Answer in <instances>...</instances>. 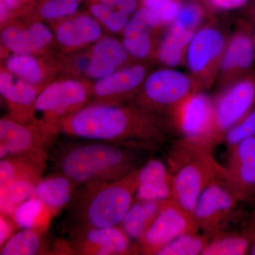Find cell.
Returning a JSON list of instances; mask_svg holds the SVG:
<instances>
[{
	"label": "cell",
	"mask_w": 255,
	"mask_h": 255,
	"mask_svg": "<svg viewBox=\"0 0 255 255\" xmlns=\"http://www.w3.org/2000/svg\"><path fill=\"white\" fill-rule=\"evenodd\" d=\"M60 132L70 136L152 148L164 140V132L145 109L120 104H89L62 124Z\"/></svg>",
	"instance_id": "cell-1"
},
{
	"label": "cell",
	"mask_w": 255,
	"mask_h": 255,
	"mask_svg": "<svg viewBox=\"0 0 255 255\" xmlns=\"http://www.w3.org/2000/svg\"><path fill=\"white\" fill-rule=\"evenodd\" d=\"M149 147L102 140L70 142L58 149L53 162L57 171L79 186L123 178L141 167V151Z\"/></svg>",
	"instance_id": "cell-2"
},
{
	"label": "cell",
	"mask_w": 255,
	"mask_h": 255,
	"mask_svg": "<svg viewBox=\"0 0 255 255\" xmlns=\"http://www.w3.org/2000/svg\"><path fill=\"white\" fill-rule=\"evenodd\" d=\"M138 169L117 180L79 186L65 209L63 226L69 236L120 225L135 199Z\"/></svg>",
	"instance_id": "cell-3"
},
{
	"label": "cell",
	"mask_w": 255,
	"mask_h": 255,
	"mask_svg": "<svg viewBox=\"0 0 255 255\" xmlns=\"http://www.w3.org/2000/svg\"><path fill=\"white\" fill-rule=\"evenodd\" d=\"M214 143L184 137L173 146L169 158L173 200L193 214L201 193L224 177L226 168L213 154Z\"/></svg>",
	"instance_id": "cell-4"
},
{
	"label": "cell",
	"mask_w": 255,
	"mask_h": 255,
	"mask_svg": "<svg viewBox=\"0 0 255 255\" xmlns=\"http://www.w3.org/2000/svg\"><path fill=\"white\" fill-rule=\"evenodd\" d=\"M92 85L78 80L51 82L40 92L31 123L54 140L65 119L89 105Z\"/></svg>",
	"instance_id": "cell-5"
},
{
	"label": "cell",
	"mask_w": 255,
	"mask_h": 255,
	"mask_svg": "<svg viewBox=\"0 0 255 255\" xmlns=\"http://www.w3.org/2000/svg\"><path fill=\"white\" fill-rule=\"evenodd\" d=\"M240 203L223 177L214 181L201 193L193 211L199 229L209 239L226 232L238 217Z\"/></svg>",
	"instance_id": "cell-6"
},
{
	"label": "cell",
	"mask_w": 255,
	"mask_h": 255,
	"mask_svg": "<svg viewBox=\"0 0 255 255\" xmlns=\"http://www.w3.org/2000/svg\"><path fill=\"white\" fill-rule=\"evenodd\" d=\"M199 230L193 214L172 199L137 243L142 254L157 255L164 246L175 238Z\"/></svg>",
	"instance_id": "cell-7"
},
{
	"label": "cell",
	"mask_w": 255,
	"mask_h": 255,
	"mask_svg": "<svg viewBox=\"0 0 255 255\" xmlns=\"http://www.w3.org/2000/svg\"><path fill=\"white\" fill-rule=\"evenodd\" d=\"M72 253L80 255H124L140 253L136 242L132 243L119 226L92 228L70 236Z\"/></svg>",
	"instance_id": "cell-8"
},
{
	"label": "cell",
	"mask_w": 255,
	"mask_h": 255,
	"mask_svg": "<svg viewBox=\"0 0 255 255\" xmlns=\"http://www.w3.org/2000/svg\"><path fill=\"white\" fill-rule=\"evenodd\" d=\"M225 181L241 202L255 201V135L230 149Z\"/></svg>",
	"instance_id": "cell-9"
},
{
	"label": "cell",
	"mask_w": 255,
	"mask_h": 255,
	"mask_svg": "<svg viewBox=\"0 0 255 255\" xmlns=\"http://www.w3.org/2000/svg\"><path fill=\"white\" fill-rule=\"evenodd\" d=\"M255 102V82L253 79L238 82L220 99L214 109V137L217 144L228 129L254 108Z\"/></svg>",
	"instance_id": "cell-10"
},
{
	"label": "cell",
	"mask_w": 255,
	"mask_h": 255,
	"mask_svg": "<svg viewBox=\"0 0 255 255\" xmlns=\"http://www.w3.org/2000/svg\"><path fill=\"white\" fill-rule=\"evenodd\" d=\"M54 140L32 123H22L9 116L0 119V158L47 150Z\"/></svg>",
	"instance_id": "cell-11"
},
{
	"label": "cell",
	"mask_w": 255,
	"mask_h": 255,
	"mask_svg": "<svg viewBox=\"0 0 255 255\" xmlns=\"http://www.w3.org/2000/svg\"><path fill=\"white\" fill-rule=\"evenodd\" d=\"M0 38L8 53L37 55L51 44L54 34L40 20H33L27 27L10 21L1 28Z\"/></svg>",
	"instance_id": "cell-12"
},
{
	"label": "cell",
	"mask_w": 255,
	"mask_h": 255,
	"mask_svg": "<svg viewBox=\"0 0 255 255\" xmlns=\"http://www.w3.org/2000/svg\"><path fill=\"white\" fill-rule=\"evenodd\" d=\"M190 89V80L184 74L158 70L146 79L142 102L149 108L172 105L187 97Z\"/></svg>",
	"instance_id": "cell-13"
},
{
	"label": "cell",
	"mask_w": 255,
	"mask_h": 255,
	"mask_svg": "<svg viewBox=\"0 0 255 255\" xmlns=\"http://www.w3.org/2000/svg\"><path fill=\"white\" fill-rule=\"evenodd\" d=\"M102 23L91 14H75L57 21L55 41L64 51L71 52L95 43L102 37Z\"/></svg>",
	"instance_id": "cell-14"
},
{
	"label": "cell",
	"mask_w": 255,
	"mask_h": 255,
	"mask_svg": "<svg viewBox=\"0 0 255 255\" xmlns=\"http://www.w3.org/2000/svg\"><path fill=\"white\" fill-rule=\"evenodd\" d=\"M184 137L217 144L214 137V109L208 96L197 94L187 99L180 112Z\"/></svg>",
	"instance_id": "cell-15"
},
{
	"label": "cell",
	"mask_w": 255,
	"mask_h": 255,
	"mask_svg": "<svg viewBox=\"0 0 255 255\" xmlns=\"http://www.w3.org/2000/svg\"><path fill=\"white\" fill-rule=\"evenodd\" d=\"M41 89L8 71L0 72V92L9 108V117L22 123H31L37 97Z\"/></svg>",
	"instance_id": "cell-16"
},
{
	"label": "cell",
	"mask_w": 255,
	"mask_h": 255,
	"mask_svg": "<svg viewBox=\"0 0 255 255\" xmlns=\"http://www.w3.org/2000/svg\"><path fill=\"white\" fill-rule=\"evenodd\" d=\"M145 68L141 65L117 70L99 79L92 85V103L120 104L145 78Z\"/></svg>",
	"instance_id": "cell-17"
},
{
	"label": "cell",
	"mask_w": 255,
	"mask_h": 255,
	"mask_svg": "<svg viewBox=\"0 0 255 255\" xmlns=\"http://www.w3.org/2000/svg\"><path fill=\"white\" fill-rule=\"evenodd\" d=\"M48 154L47 150L7 156L0 161V188L18 180L38 183L43 177Z\"/></svg>",
	"instance_id": "cell-18"
},
{
	"label": "cell",
	"mask_w": 255,
	"mask_h": 255,
	"mask_svg": "<svg viewBox=\"0 0 255 255\" xmlns=\"http://www.w3.org/2000/svg\"><path fill=\"white\" fill-rule=\"evenodd\" d=\"M127 53L123 45L114 37L102 36L90 50L85 76L97 80L110 75L127 60Z\"/></svg>",
	"instance_id": "cell-19"
},
{
	"label": "cell",
	"mask_w": 255,
	"mask_h": 255,
	"mask_svg": "<svg viewBox=\"0 0 255 255\" xmlns=\"http://www.w3.org/2000/svg\"><path fill=\"white\" fill-rule=\"evenodd\" d=\"M57 63L48 62L37 55L17 54L6 55L4 58V67L10 73L18 78L43 90L51 83L57 70Z\"/></svg>",
	"instance_id": "cell-20"
},
{
	"label": "cell",
	"mask_w": 255,
	"mask_h": 255,
	"mask_svg": "<svg viewBox=\"0 0 255 255\" xmlns=\"http://www.w3.org/2000/svg\"><path fill=\"white\" fill-rule=\"evenodd\" d=\"M78 187L71 178L57 171L41 178L36 184L34 196L48 206L56 216L70 204Z\"/></svg>",
	"instance_id": "cell-21"
},
{
	"label": "cell",
	"mask_w": 255,
	"mask_h": 255,
	"mask_svg": "<svg viewBox=\"0 0 255 255\" xmlns=\"http://www.w3.org/2000/svg\"><path fill=\"white\" fill-rule=\"evenodd\" d=\"M171 200L172 199L158 201L134 199L120 223L121 227L132 241L137 243Z\"/></svg>",
	"instance_id": "cell-22"
},
{
	"label": "cell",
	"mask_w": 255,
	"mask_h": 255,
	"mask_svg": "<svg viewBox=\"0 0 255 255\" xmlns=\"http://www.w3.org/2000/svg\"><path fill=\"white\" fill-rule=\"evenodd\" d=\"M224 46V39L219 31L204 28L198 32L189 44L187 60L192 71L204 70L215 57L219 54Z\"/></svg>",
	"instance_id": "cell-23"
},
{
	"label": "cell",
	"mask_w": 255,
	"mask_h": 255,
	"mask_svg": "<svg viewBox=\"0 0 255 255\" xmlns=\"http://www.w3.org/2000/svg\"><path fill=\"white\" fill-rule=\"evenodd\" d=\"M255 239V223L249 224L241 232L228 231L211 238L202 255H244L249 254Z\"/></svg>",
	"instance_id": "cell-24"
},
{
	"label": "cell",
	"mask_w": 255,
	"mask_h": 255,
	"mask_svg": "<svg viewBox=\"0 0 255 255\" xmlns=\"http://www.w3.org/2000/svg\"><path fill=\"white\" fill-rule=\"evenodd\" d=\"M11 216L21 229H31L43 235L55 217L50 208L35 196L18 206Z\"/></svg>",
	"instance_id": "cell-25"
},
{
	"label": "cell",
	"mask_w": 255,
	"mask_h": 255,
	"mask_svg": "<svg viewBox=\"0 0 255 255\" xmlns=\"http://www.w3.org/2000/svg\"><path fill=\"white\" fill-rule=\"evenodd\" d=\"M44 235L31 229H22L13 235L0 249L1 255H49L50 251L43 240ZM54 254V253H53Z\"/></svg>",
	"instance_id": "cell-26"
},
{
	"label": "cell",
	"mask_w": 255,
	"mask_h": 255,
	"mask_svg": "<svg viewBox=\"0 0 255 255\" xmlns=\"http://www.w3.org/2000/svg\"><path fill=\"white\" fill-rule=\"evenodd\" d=\"M255 48L251 37L242 34L235 37L226 50L222 67L224 70L250 68L255 59Z\"/></svg>",
	"instance_id": "cell-27"
},
{
	"label": "cell",
	"mask_w": 255,
	"mask_h": 255,
	"mask_svg": "<svg viewBox=\"0 0 255 255\" xmlns=\"http://www.w3.org/2000/svg\"><path fill=\"white\" fill-rule=\"evenodd\" d=\"M86 0H39L31 14L33 20L58 21L77 14L80 4Z\"/></svg>",
	"instance_id": "cell-28"
},
{
	"label": "cell",
	"mask_w": 255,
	"mask_h": 255,
	"mask_svg": "<svg viewBox=\"0 0 255 255\" xmlns=\"http://www.w3.org/2000/svg\"><path fill=\"white\" fill-rule=\"evenodd\" d=\"M37 184L29 180H18L0 188L1 214L11 216L18 206L34 196Z\"/></svg>",
	"instance_id": "cell-29"
},
{
	"label": "cell",
	"mask_w": 255,
	"mask_h": 255,
	"mask_svg": "<svg viewBox=\"0 0 255 255\" xmlns=\"http://www.w3.org/2000/svg\"><path fill=\"white\" fill-rule=\"evenodd\" d=\"M194 36L192 30L172 26L162 42L159 59L169 66H176L180 63L182 48L191 42Z\"/></svg>",
	"instance_id": "cell-30"
},
{
	"label": "cell",
	"mask_w": 255,
	"mask_h": 255,
	"mask_svg": "<svg viewBox=\"0 0 255 255\" xmlns=\"http://www.w3.org/2000/svg\"><path fill=\"white\" fill-rule=\"evenodd\" d=\"M210 241L206 235L197 232L185 233L167 243L157 255H198L202 254Z\"/></svg>",
	"instance_id": "cell-31"
},
{
	"label": "cell",
	"mask_w": 255,
	"mask_h": 255,
	"mask_svg": "<svg viewBox=\"0 0 255 255\" xmlns=\"http://www.w3.org/2000/svg\"><path fill=\"white\" fill-rule=\"evenodd\" d=\"M90 12L109 31L117 33L124 31L129 21V14L114 9L97 0H86Z\"/></svg>",
	"instance_id": "cell-32"
},
{
	"label": "cell",
	"mask_w": 255,
	"mask_h": 255,
	"mask_svg": "<svg viewBox=\"0 0 255 255\" xmlns=\"http://www.w3.org/2000/svg\"><path fill=\"white\" fill-rule=\"evenodd\" d=\"M172 182L168 165L158 159H150L139 167L137 186L140 184Z\"/></svg>",
	"instance_id": "cell-33"
},
{
	"label": "cell",
	"mask_w": 255,
	"mask_h": 255,
	"mask_svg": "<svg viewBox=\"0 0 255 255\" xmlns=\"http://www.w3.org/2000/svg\"><path fill=\"white\" fill-rule=\"evenodd\" d=\"M255 135V108L246 117L228 129L225 133L224 139L228 150Z\"/></svg>",
	"instance_id": "cell-34"
},
{
	"label": "cell",
	"mask_w": 255,
	"mask_h": 255,
	"mask_svg": "<svg viewBox=\"0 0 255 255\" xmlns=\"http://www.w3.org/2000/svg\"><path fill=\"white\" fill-rule=\"evenodd\" d=\"M39 0H0L1 26L12 20L31 14Z\"/></svg>",
	"instance_id": "cell-35"
},
{
	"label": "cell",
	"mask_w": 255,
	"mask_h": 255,
	"mask_svg": "<svg viewBox=\"0 0 255 255\" xmlns=\"http://www.w3.org/2000/svg\"><path fill=\"white\" fill-rule=\"evenodd\" d=\"M173 199L172 182L140 184L137 186L135 199L138 200H168Z\"/></svg>",
	"instance_id": "cell-36"
},
{
	"label": "cell",
	"mask_w": 255,
	"mask_h": 255,
	"mask_svg": "<svg viewBox=\"0 0 255 255\" xmlns=\"http://www.w3.org/2000/svg\"><path fill=\"white\" fill-rule=\"evenodd\" d=\"M201 17L202 11L199 6L195 4L184 5L179 7L173 26L191 30L200 22Z\"/></svg>",
	"instance_id": "cell-37"
},
{
	"label": "cell",
	"mask_w": 255,
	"mask_h": 255,
	"mask_svg": "<svg viewBox=\"0 0 255 255\" xmlns=\"http://www.w3.org/2000/svg\"><path fill=\"white\" fill-rule=\"evenodd\" d=\"M123 46L128 53L135 58H145L150 53L151 39L150 32L136 36L124 38Z\"/></svg>",
	"instance_id": "cell-38"
},
{
	"label": "cell",
	"mask_w": 255,
	"mask_h": 255,
	"mask_svg": "<svg viewBox=\"0 0 255 255\" xmlns=\"http://www.w3.org/2000/svg\"><path fill=\"white\" fill-rule=\"evenodd\" d=\"M19 229L10 215L0 214V247L3 246Z\"/></svg>",
	"instance_id": "cell-39"
},
{
	"label": "cell",
	"mask_w": 255,
	"mask_h": 255,
	"mask_svg": "<svg viewBox=\"0 0 255 255\" xmlns=\"http://www.w3.org/2000/svg\"><path fill=\"white\" fill-rule=\"evenodd\" d=\"M97 1L129 15L136 10L137 4H138L137 0H97Z\"/></svg>",
	"instance_id": "cell-40"
},
{
	"label": "cell",
	"mask_w": 255,
	"mask_h": 255,
	"mask_svg": "<svg viewBox=\"0 0 255 255\" xmlns=\"http://www.w3.org/2000/svg\"><path fill=\"white\" fill-rule=\"evenodd\" d=\"M179 7L180 6L179 4L172 0L157 14H155V13L154 14L158 18L160 24L161 23L164 24V23L172 22V21H174V18L177 16Z\"/></svg>",
	"instance_id": "cell-41"
},
{
	"label": "cell",
	"mask_w": 255,
	"mask_h": 255,
	"mask_svg": "<svg viewBox=\"0 0 255 255\" xmlns=\"http://www.w3.org/2000/svg\"><path fill=\"white\" fill-rule=\"evenodd\" d=\"M142 1L145 7L150 9L155 14H157L172 0H142Z\"/></svg>",
	"instance_id": "cell-42"
},
{
	"label": "cell",
	"mask_w": 255,
	"mask_h": 255,
	"mask_svg": "<svg viewBox=\"0 0 255 255\" xmlns=\"http://www.w3.org/2000/svg\"><path fill=\"white\" fill-rule=\"evenodd\" d=\"M216 6L223 9H230L231 8V0H211Z\"/></svg>",
	"instance_id": "cell-43"
},
{
	"label": "cell",
	"mask_w": 255,
	"mask_h": 255,
	"mask_svg": "<svg viewBox=\"0 0 255 255\" xmlns=\"http://www.w3.org/2000/svg\"><path fill=\"white\" fill-rule=\"evenodd\" d=\"M248 0H231V8L239 7L246 2Z\"/></svg>",
	"instance_id": "cell-44"
},
{
	"label": "cell",
	"mask_w": 255,
	"mask_h": 255,
	"mask_svg": "<svg viewBox=\"0 0 255 255\" xmlns=\"http://www.w3.org/2000/svg\"><path fill=\"white\" fill-rule=\"evenodd\" d=\"M249 255H255V239L252 245L251 251H250Z\"/></svg>",
	"instance_id": "cell-45"
}]
</instances>
